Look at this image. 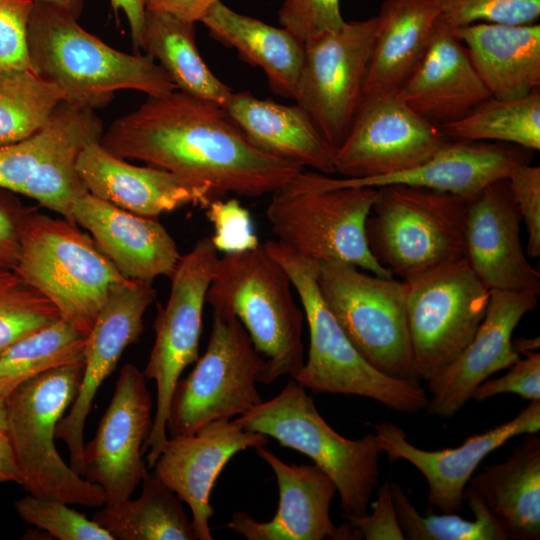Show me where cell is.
<instances>
[{"mask_svg":"<svg viewBox=\"0 0 540 540\" xmlns=\"http://www.w3.org/2000/svg\"><path fill=\"white\" fill-rule=\"evenodd\" d=\"M100 143L118 157L205 186L215 199L272 194L304 170L255 148L222 106L175 90L148 96L114 120Z\"/></svg>","mask_w":540,"mask_h":540,"instance_id":"obj_1","label":"cell"},{"mask_svg":"<svg viewBox=\"0 0 540 540\" xmlns=\"http://www.w3.org/2000/svg\"><path fill=\"white\" fill-rule=\"evenodd\" d=\"M27 47L32 70L57 86L64 102L75 108H104L123 89L153 97L177 89L151 55L112 48L52 3L34 0Z\"/></svg>","mask_w":540,"mask_h":540,"instance_id":"obj_2","label":"cell"},{"mask_svg":"<svg viewBox=\"0 0 540 540\" xmlns=\"http://www.w3.org/2000/svg\"><path fill=\"white\" fill-rule=\"evenodd\" d=\"M262 246L287 272L309 329L308 357L293 380L314 392L362 396L404 414L426 408L428 395L419 380L382 373L352 344L320 294L317 262L277 240Z\"/></svg>","mask_w":540,"mask_h":540,"instance_id":"obj_3","label":"cell"},{"mask_svg":"<svg viewBox=\"0 0 540 540\" xmlns=\"http://www.w3.org/2000/svg\"><path fill=\"white\" fill-rule=\"evenodd\" d=\"M283 267L263 248L219 257L206 303L212 311L235 316L255 350L266 361L262 383L294 379L304 364L303 309Z\"/></svg>","mask_w":540,"mask_h":540,"instance_id":"obj_4","label":"cell"},{"mask_svg":"<svg viewBox=\"0 0 540 540\" xmlns=\"http://www.w3.org/2000/svg\"><path fill=\"white\" fill-rule=\"evenodd\" d=\"M13 270L85 337L111 289L126 279L89 233L37 209L24 221Z\"/></svg>","mask_w":540,"mask_h":540,"instance_id":"obj_5","label":"cell"},{"mask_svg":"<svg viewBox=\"0 0 540 540\" xmlns=\"http://www.w3.org/2000/svg\"><path fill=\"white\" fill-rule=\"evenodd\" d=\"M235 420L312 459L334 483L348 521L368 514L382 453L375 433L356 440L341 436L322 418L306 388L293 379L277 396Z\"/></svg>","mask_w":540,"mask_h":540,"instance_id":"obj_6","label":"cell"},{"mask_svg":"<svg viewBox=\"0 0 540 540\" xmlns=\"http://www.w3.org/2000/svg\"><path fill=\"white\" fill-rule=\"evenodd\" d=\"M84 362L45 371L20 385L6 399L7 428L22 476L21 486L35 496L101 507L100 486L76 473L58 453L56 427L74 402L82 382Z\"/></svg>","mask_w":540,"mask_h":540,"instance_id":"obj_7","label":"cell"},{"mask_svg":"<svg viewBox=\"0 0 540 540\" xmlns=\"http://www.w3.org/2000/svg\"><path fill=\"white\" fill-rule=\"evenodd\" d=\"M467 200L428 188L385 185L366 221V238L377 262L403 281L464 256Z\"/></svg>","mask_w":540,"mask_h":540,"instance_id":"obj_8","label":"cell"},{"mask_svg":"<svg viewBox=\"0 0 540 540\" xmlns=\"http://www.w3.org/2000/svg\"><path fill=\"white\" fill-rule=\"evenodd\" d=\"M299 174L271 194L266 216L276 240L317 263L342 262L393 277L373 257L366 238L376 188H314Z\"/></svg>","mask_w":540,"mask_h":540,"instance_id":"obj_9","label":"cell"},{"mask_svg":"<svg viewBox=\"0 0 540 540\" xmlns=\"http://www.w3.org/2000/svg\"><path fill=\"white\" fill-rule=\"evenodd\" d=\"M320 294L359 353L382 373L416 379L407 283L342 262L318 263Z\"/></svg>","mask_w":540,"mask_h":540,"instance_id":"obj_10","label":"cell"},{"mask_svg":"<svg viewBox=\"0 0 540 540\" xmlns=\"http://www.w3.org/2000/svg\"><path fill=\"white\" fill-rule=\"evenodd\" d=\"M195 363L174 389L166 425L170 437L242 416L263 401L256 385L267 364L235 316L212 311L208 345Z\"/></svg>","mask_w":540,"mask_h":540,"instance_id":"obj_11","label":"cell"},{"mask_svg":"<svg viewBox=\"0 0 540 540\" xmlns=\"http://www.w3.org/2000/svg\"><path fill=\"white\" fill-rule=\"evenodd\" d=\"M218 259L211 236L198 239L181 255L170 276L166 305L159 307L154 321L155 340L143 372L156 384L153 426L144 447L149 468H153L168 440L166 425L177 382L185 368L199 358L203 310Z\"/></svg>","mask_w":540,"mask_h":540,"instance_id":"obj_12","label":"cell"},{"mask_svg":"<svg viewBox=\"0 0 540 540\" xmlns=\"http://www.w3.org/2000/svg\"><path fill=\"white\" fill-rule=\"evenodd\" d=\"M406 283L414 372L419 381H428L470 342L485 315L490 290L464 256Z\"/></svg>","mask_w":540,"mask_h":540,"instance_id":"obj_13","label":"cell"},{"mask_svg":"<svg viewBox=\"0 0 540 540\" xmlns=\"http://www.w3.org/2000/svg\"><path fill=\"white\" fill-rule=\"evenodd\" d=\"M377 17L345 21L336 30L304 41L294 100L336 150L364 96Z\"/></svg>","mask_w":540,"mask_h":540,"instance_id":"obj_14","label":"cell"},{"mask_svg":"<svg viewBox=\"0 0 540 540\" xmlns=\"http://www.w3.org/2000/svg\"><path fill=\"white\" fill-rule=\"evenodd\" d=\"M450 139L398 94H365L347 135L334 153L335 174L369 179L424 163Z\"/></svg>","mask_w":540,"mask_h":540,"instance_id":"obj_15","label":"cell"},{"mask_svg":"<svg viewBox=\"0 0 540 540\" xmlns=\"http://www.w3.org/2000/svg\"><path fill=\"white\" fill-rule=\"evenodd\" d=\"M146 380L133 364L121 368L96 434L83 447L81 476L101 487L106 506L130 499L149 472L143 456L153 400Z\"/></svg>","mask_w":540,"mask_h":540,"instance_id":"obj_16","label":"cell"},{"mask_svg":"<svg viewBox=\"0 0 540 540\" xmlns=\"http://www.w3.org/2000/svg\"><path fill=\"white\" fill-rule=\"evenodd\" d=\"M155 297L152 283L129 279L119 282L111 289L86 338L80 389L55 432V438L68 447L70 467L80 475L84 428L96 393L115 370L124 350L140 339L144 314Z\"/></svg>","mask_w":540,"mask_h":540,"instance_id":"obj_17","label":"cell"},{"mask_svg":"<svg viewBox=\"0 0 540 540\" xmlns=\"http://www.w3.org/2000/svg\"><path fill=\"white\" fill-rule=\"evenodd\" d=\"M537 303L538 295L529 292L490 290L485 315L470 342L451 363L426 381L431 394L425 408L429 415L453 417L472 399L483 381L521 357L513 345V332Z\"/></svg>","mask_w":540,"mask_h":540,"instance_id":"obj_18","label":"cell"},{"mask_svg":"<svg viewBox=\"0 0 540 540\" xmlns=\"http://www.w3.org/2000/svg\"><path fill=\"white\" fill-rule=\"evenodd\" d=\"M382 453L392 463L405 460L425 477L428 501L442 513L462 509L464 490L482 460L509 439L535 434L540 429V401H530L513 419L483 433L468 437L460 446L424 450L409 442L405 431L395 423L374 425Z\"/></svg>","mask_w":540,"mask_h":540,"instance_id":"obj_19","label":"cell"},{"mask_svg":"<svg viewBox=\"0 0 540 540\" xmlns=\"http://www.w3.org/2000/svg\"><path fill=\"white\" fill-rule=\"evenodd\" d=\"M521 216L508 182L490 183L467 200L464 257L489 290L540 293V273L523 250Z\"/></svg>","mask_w":540,"mask_h":540,"instance_id":"obj_20","label":"cell"},{"mask_svg":"<svg viewBox=\"0 0 540 540\" xmlns=\"http://www.w3.org/2000/svg\"><path fill=\"white\" fill-rule=\"evenodd\" d=\"M267 442L268 436L245 429L235 419L213 421L192 434L168 438L154 472L189 506L198 540L213 538L210 495L222 469L236 453Z\"/></svg>","mask_w":540,"mask_h":540,"instance_id":"obj_21","label":"cell"},{"mask_svg":"<svg viewBox=\"0 0 540 540\" xmlns=\"http://www.w3.org/2000/svg\"><path fill=\"white\" fill-rule=\"evenodd\" d=\"M255 450L276 477L278 509L267 522L256 521L247 513L237 511L227 528L247 540L358 539L349 523L336 526L332 522L330 504L336 487L320 468L287 464L264 446Z\"/></svg>","mask_w":540,"mask_h":540,"instance_id":"obj_22","label":"cell"},{"mask_svg":"<svg viewBox=\"0 0 540 540\" xmlns=\"http://www.w3.org/2000/svg\"><path fill=\"white\" fill-rule=\"evenodd\" d=\"M529 152L506 143L450 140L430 159L405 171L369 179H337L313 171L308 181L311 186L322 189L400 184L469 199L490 183L507 178L516 165L529 162Z\"/></svg>","mask_w":540,"mask_h":540,"instance_id":"obj_23","label":"cell"},{"mask_svg":"<svg viewBox=\"0 0 540 540\" xmlns=\"http://www.w3.org/2000/svg\"><path fill=\"white\" fill-rule=\"evenodd\" d=\"M77 172L88 193L145 217L157 218L188 205L205 209L215 199L209 188L162 168L133 165L100 141L82 149Z\"/></svg>","mask_w":540,"mask_h":540,"instance_id":"obj_24","label":"cell"},{"mask_svg":"<svg viewBox=\"0 0 540 540\" xmlns=\"http://www.w3.org/2000/svg\"><path fill=\"white\" fill-rule=\"evenodd\" d=\"M86 230L126 279L153 283L170 278L181 257L177 244L156 219L134 214L85 193L72 208V219Z\"/></svg>","mask_w":540,"mask_h":540,"instance_id":"obj_25","label":"cell"},{"mask_svg":"<svg viewBox=\"0 0 540 540\" xmlns=\"http://www.w3.org/2000/svg\"><path fill=\"white\" fill-rule=\"evenodd\" d=\"M398 96L421 117L441 127L462 118L491 95L465 46L439 18L426 52Z\"/></svg>","mask_w":540,"mask_h":540,"instance_id":"obj_26","label":"cell"},{"mask_svg":"<svg viewBox=\"0 0 540 540\" xmlns=\"http://www.w3.org/2000/svg\"><path fill=\"white\" fill-rule=\"evenodd\" d=\"M222 108L260 151L302 168L335 174V150L297 104L284 105L257 98L249 91H232Z\"/></svg>","mask_w":540,"mask_h":540,"instance_id":"obj_27","label":"cell"},{"mask_svg":"<svg viewBox=\"0 0 540 540\" xmlns=\"http://www.w3.org/2000/svg\"><path fill=\"white\" fill-rule=\"evenodd\" d=\"M490 95L522 98L540 87V25L474 23L453 30Z\"/></svg>","mask_w":540,"mask_h":540,"instance_id":"obj_28","label":"cell"},{"mask_svg":"<svg viewBox=\"0 0 540 540\" xmlns=\"http://www.w3.org/2000/svg\"><path fill=\"white\" fill-rule=\"evenodd\" d=\"M441 0H383L365 94H398L426 52Z\"/></svg>","mask_w":540,"mask_h":540,"instance_id":"obj_29","label":"cell"},{"mask_svg":"<svg viewBox=\"0 0 540 540\" xmlns=\"http://www.w3.org/2000/svg\"><path fill=\"white\" fill-rule=\"evenodd\" d=\"M509 539L540 538V437H526L501 463L485 467L467 486Z\"/></svg>","mask_w":540,"mask_h":540,"instance_id":"obj_30","label":"cell"},{"mask_svg":"<svg viewBox=\"0 0 540 540\" xmlns=\"http://www.w3.org/2000/svg\"><path fill=\"white\" fill-rule=\"evenodd\" d=\"M200 22L215 40L235 48L252 66L261 68L275 94L294 99L303 63L304 42L283 27L242 15L216 0Z\"/></svg>","mask_w":540,"mask_h":540,"instance_id":"obj_31","label":"cell"},{"mask_svg":"<svg viewBox=\"0 0 540 540\" xmlns=\"http://www.w3.org/2000/svg\"><path fill=\"white\" fill-rule=\"evenodd\" d=\"M142 50L188 95L223 106L232 89L204 62L195 41V23L160 10L145 11Z\"/></svg>","mask_w":540,"mask_h":540,"instance_id":"obj_32","label":"cell"},{"mask_svg":"<svg viewBox=\"0 0 540 540\" xmlns=\"http://www.w3.org/2000/svg\"><path fill=\"white\" fill-rule=\"evenodd\" d=\"M141 483L138 498L103 505L93 520L119 540H197L182 501L155 472H148Z\"/></svg>","mask_w":540,"mask_h":540,"instance_id":"obj_33","label":"cell"},{"mask_svg":"<svg viewBox=\"0 0 540 540\" xmlns=\"http://www.w3.org/2000/svg\"><path fill=\"white\" fill-rule=\"evenodd\" d=\"M440 128L450 140L499 142L538 151L540 90L516 99L490 96L462 118Z\"/></svg>","mask_w":540,"mask_h":540,"instance_id":"obj_34","label":"cell"},{"mask_svg":"<svg viewBox=\"0 0 540 540\" xmlns=\"http://www.w3.org/2000/svg\"><path fill=\"white\" fill-rule=\"evenodd\" d=\"M86 338L60 317L14 342L0 354V396L7 399L20 385L45 371L83 361Z\"/></svg>","mask_w":540,"mask_h":540,"instance_id":"obj_35","label":"cell"},{"mask_svg":"<svg viewBox=\"0 0 540 540\" xmlns=\"http://www.w3.org/2000/svg\"><path fill=\"white\" fill-rule=\"evenodd\" d=\"M104 130L94 111L61 102L46 125L33 136L0 146V189L18 194L39 165L71 139Z\"/></svg>","mask_w":540,"mask_h":540,"instance_id":"obj_36","label":"cell"},{"mask_svg":"<svg viewBox=\"0 0 540 540\" xmlns=\"http://www.w3.org/2000/svg\"><path fill=\"white\" fill-rule=\"evenodd\" d=\"M63 101V92L33 70L0 68V146L39 132Z\"/></svg>","mask_w":540,"mask_h":540,"instance_id":"obj_37","label":"cell"},{"mask_svg":"<svg viewBox=\"0 0 540 540\" xmlns=\"http://www.w3.org/2000/svg\"><path fill=\"white\" fill-rule=\"evenodd\" d=\"M390 492L398 523L405 539L409 540H507L499 522L481 499L468 487L464 501L474 514L473 520L456 513L441 515L427 512L421 515L411 503L402 487L390 482Z\"/></svg>","mask_w":540,"mask_h":540,"instance_id":"obj_38","label":"cell"},{"mask_svg":"<svg viewBox=\"0 0 540 540\" xmlns=\"http://www.w3.org/2000/svg\"><path fill=\"white\" fill-rule=\"evenodd\" d=\"M102 135L87 133L62 145L39 165L18 194L72 221L75 202L87 193L77 172L78 156L86 145L100 141Z\"/></svg>","mask_w":540,"mask_h":540,"instance_id":"obj_39","label":"cell"},{"mask_svg":"<svg viewBox=\"0 0 540 540\" xmlns=\"http://www.w3.org/2000/svg\"><path fill=\"white\" fill-rule=\"evenodd\" d=\"M61 316L44 295L13 270L0 267V354L19 339Z\"/></svg>","mask_w":540,"mask_h":540,"instance_id":"obj_40","label":"cell"},{"mask_svg":"<svg viewBox=\"0 0 540 540\" xmlns=\"http://www.w3.org/2000/svg\"><path fill=\"white\" fill-rule=\"evenodd\" d=\"M18 516L60 540H115L93 519L68 504L29 494L14 504Z\"/></svg>","mask_w":540,"mask_h":540,"instance_id":"obj_41","label":"cell"},{"mask_svg":"<svg viewBox=\"0 0 540 540\" xmlns=\"http://www.w3.org/2000/svg\"><path fill=\"white\" fill-rule=\"evenodd\" d=\"M540 0H441L440 18L452 30L474 24H534Z\"/></svg>","mask_w":540,"mask_h":540,"instance_id":"obj_42","label":"cell"},{"mask_svg":"<svg viewBox=\"0 0 540 540\" xmlns=\"http://www.w3.org/2000/svg\"><path fill=\"white\" fill-rule=\"evenodd\" d=\"M205 213L214 227L211 241L218 252L240 253L260 246L250 212L238 199H214Z\"/></svg>","mask_w":540,"mask_h":540,"instance_id":"obj_43","label":"cell"},{"mask_svg":"<svg viewBox=\"0 0 540 540\" xmlns=\"http://www.w3.org/2000/svg\"><path fill=\"white\" fill-rule=\"evenodd\" d=\"M341 0H284L278 11V22L301 41L333 31L345 20Z\"/></svg>","mask_w":540,"mask_h":540,"instance_id":"obj_44","label":"cell"},{"mask_svg":"<svg viewBox=\"0 0 540 540\" xmlns=\"http://www.w3.org/2000/svg\"><path fill=\"white\" fill-rule=\"evenodd\" d=\"M34 0H0V68L31 69L27 31Z\"/></svg>","mask_w":540,"mask_h":540,"instance_id":"obj_45","label":"cell"},{"mask_svg":"<svg viewBox=\"0 0 540 540\" xmlns=\"http://www.w3.org/2000/svg\"><path fill=\"white\" fill-rule=\"evenodd\" d=\"M512 197L525 224L530 258L540 256V167L529 162L516 165L506 178Z\"/></svg>","mask_w":540,"mask_h":540,"instance_id":"obj_46","label":"cell"},{"mask_svg":"<svg viewBox=\"0 0 540 540\" xmlns=\"http://www.w3.org/2000/svg\"><path fill=\"white\" fill-rule=\"evenodd\" d=\"M497 378H488L475 390L473 399L484 401L499 394L511 393L529 401H540V354L525 351Z\"/></svg>","mask_w":540,"mask_h":540,"instance_id":"obj_47","label":"cell"},{"mask_svg":"<svg viewBox=\"0 0 540 540\" xmlns=\"http://www.w3.org/2000/svg\"><path fill=\"white\" fill-rule=\"evenodd\" d=\"M372 512L361 518L349 520L358 539L403 540L404 534L397 520L389 481L377 490V498L371 503Z\"/></svg>","mask_w":540,"mask_h":540,"instance_id":"obj_48","label":"cell"},{"mask_svg":"<svg viewBox=\"0 0 540 540\" xmlns=\"http://www.w3.org/2000/svg\"><path fill=\"white\" fill-rule=\"evenodd\" d=\"M12 194L0 189V267L8 269L17 263L24 221L36 210L23 206Z\"/></svg>","mask_w":540,"mask_h":540,"instance_id":"obj_49","label":"cell"},{"mask_svg":"<svg viewBox=\"0 0 540 540\" xmlns=\"http://www.w3.org/2000/svg\"><path fill=\"white\" fill-rule=\"evenodd\" d=\"M216 0H146V9L167 12L189 22L200 21Z\"/></svg>","mask_w":540,"mask_h":540,"instance_id":"obj_50","label":"cell"},{"mask_svg":"<svg viewBox=\"0 0 540 540\" xmlns=\"http://www.w3.org/2000/svg\"><path fill=\"white\" fill-rule=\"evenodd\" d=\"M110 2L116 17L120 10L124 12L130 27L134 53H139L143 43L146 0H110Z\"/></svg>","mask_w":540,"mask_h":540,"instance_id":"obj_51","label":"cell"},{"mask_svg":"<svg viewBox=\"0 0 540 540\" xmlns=\"http://www.w3.org/2000/svg\"><path fill=\"white\" fill-rule=\"evenodd\" d=\"M0 482L22 484L21 472L6 430H0Z\"/></svg>","mask_w":540,"mask_h":540,"instance_id":"obj_52","label":"cell"},{"mask_svg":"<svg viewBox=\"0 0 540 540\" xmlns=\"http://www.w3.org/2000/svg\"><path fill=\"white\" fill-rule=\"evenodd\" d=\"M57 5L68 12H70L74 17L78 19L83 10V0H38Z\"/></svg>","mask_w":540,"mask_h":540,"instance_id":"obj_53","label":"cell"},{"mask_svg":"<svg viewBox=\"0 0 540 540\" xmlns=\"http://www.w3.org/2000/svg\"><path fill=\"white\" fill-rule=\"evenodd\" d=\"M515 350L521 355L525 351H537L539 349V337L527 339L521 338L513 341Z\"/></svg>","mask_w":540,"mask_h":540,"instance_id":"obj_54","label":"cell"},{"mask_svg":"<svg viewBox=\"0 0 540 540\" xmlns=\"http://www.w3.org/2000/svg\"><path fill=\"white\" fill-rule=\"evenodd\" d=\"M7 428V405L6 399L0 396V430Z\"/></svg>","mask_w":540,"mask_h":540,"instance_id":"obj_55","label":"cell"}]
</instances>
